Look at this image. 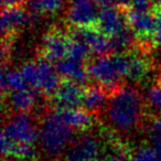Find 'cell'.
Returning <instances> with one entry per match:
<instances>
[{
	"label": "cell",
	"mask_w": 161,
	"mask_h": 161,
	"mask_svg": "<svg viewBox=\"0 0 161 161\" xmlns=\"http://www.w3.org/2000/svg\"><path fill=\"white\" fill-rule=\"evenodd\" d=\"M143 104L138 91L131 86L115 88L107 103V119L115 130L130 132L142 118Z\"/></svg>",
	"instance_id": "6da1fadb"
},
{
	"label": "cell",
	"mask_w": 161,
	"mask_h": 161,
	"mask_svg": "<svg viewBox=\"0 0 161 161\" xmlns=\"http://www.w3.org/2000/svg\"><path fill=\"white\" fill-rule=\"evenodd\" d=\"M72 129L56 110L47 113L39 128V143L47 156L58 157L64 153L74 139Z\"/></svg>",
	"instance_id": "7a4b0ae2"
},
{
	"label": "cell",
	"mask_w": 161,
	"mask_h": 161,
	"mask_svg": "<svg viewBox=\"0 0 161 161\" xmlns=\"http://www.w3.org/2000/svg\"><path fill=\"white\" fill-rule=\"evenodd\" d=\"M39 140L33 119L27 113H17L3 127L1 134V151L3 157H9L16 146H36Z\"/></svg>",
	"instance_id": "3957f363"
},
{
	"label": "cell",
	"mask_w": 161,
	"mask_h": 161,
	"mask_svg": "<svg viewBox=\"0 0 161 161\" xmlns=\"http://www.w3.org/2000/svg\"><path fill=\"white\" fill-rule=\"evenodd\" d=\"M87 72L90 78L104 88H117L119 80L124 78L114 55L98 56L87 65Z\"/></svg>",
	"instance_id": "277c9868"
},
{
	"label": "cell",
	"mask_w": 161,
	"mask_h": 161,
	"mask_svg": "<svg viewBox=\"0 0 161 161\" xmlns=\"http://www.w3.org/2000/svg\"><path fill=\"white\" fill-rule=\"evenodd\" d=\"M125 17L128 27L135 34L139 43L150 44L153 40L154 29H156V16L150 11H138L134 9L125 10Z\"/></svg>",
	"instance_id": "5b68a950"
},
{
	"label": "cell",
	"mask_w": 161,
	"mask_h": 161,
	"mask_svg": "<svg viewBox=\"0 0 161 161\" xmlns=\"http://www.w3.org/2000/svg\"><path fill=\"white\" fill-rule=\"evenodd\" d=\"M98 11L94 0H71L67 9V19L76 28L95 25L98 22Z\"/></svg>",
	"instance_id": "8992f818"
},
{
	"label": "cell",
	"mask_w": 161,
	"mask_h": 161,
	"mask_svg": "<svg viewBox=\"0 0 161 161\" xmlns=\"http://www.w3.org/2000/svg\"><path fill=\"white\" fill-rule=\"evenodd\" d=\"M73 36L83 41L95 55L103 56L113 51L110 36H108L97 25L77 28Z\"/></svg>",
	"instance_id": "52a82bcc"
},
{
	"label": "cell",
	"mask_w": 161,
	"mask_h": 161,
	"mask_svg": "<svg viewBox=\"0 0 161 161\" xmlns=\"http://www.w3.org/2000/svg\"><path fill=\"white\" fill-rule=\"evenodd\" d=\"M99 142L91 135L82 136L72 142L64 154V161H98Z\"/></svg>",
	"instance_id": "ba28073f"
},
{
	"label": "cell",
	"mask_w": 161,
	"mask_h": 161,
	"mask_svg": "<svg viewBox=\"0 0 161 161\" xmlns=\"http://www.w3.org/2000/svg\"><path fill=\"white\" fill-rule=\"evenodd\" d=\"M71 38L60 30H51L44 36L42 41L43 58H47L52 63H58L67 58Z\"/></svg>",
	"instance_id": "9c48e42d"
},
{
	"label": "cell",
	"mask_w": 161,
	"mask_h": 161,
	"mask_svg": "<svg viewBox=\"0 0 161 161\" xmlns=\"http://www.w3.org/2000/svg\"><path fill=\"white\" fill-rule=\"evenodd\" d=\"M97 25L110 38L128 27L123 10L109 3L102 6L99 9Z\"/></svg>",
	"instance_id": "30bf717a"
},
{
	"label": "cell",
	"mask_w": 161,
	"mask_h": 161,
	"mask_svg": "<svg viewBox=\"0 0 161 161\" xmlns=\"http://www.w3.org/2000/svg\"><path fill=\"white\" fill-rule=\"evenodd\" d=\"M83 92L80 84L64 78L52 98L58 108H78L82 107Z\"/></svg>",
	"instance_id": "8fae6325"
},
{
	"label": "cell",
	"mask_w": 161,
	"mask_h": 161,
	"mask_svg": "<svg viewBox=\"0 0 161 161\" xmlns=\"http://www.w3.org/2000/svg\"><path fill=\"white\" fill-rule=\"evenodd\" d=\"M32 20L30 10L23 6L3 8L1 14V31L5 36H9L23 29Z\"/></svg>",
	"instance_id": "7c38bea8"
},
{
	"label": "cell",
	"mask_w": 161,
	"mask_h": 161,
	"mask_svg": "<svg viewBox=\"0 0 161 161\" xmlns=\"http://www.w3.org/2000/svg\"><path fill=\"white\" fill-rule=\"evenodd\" d=\"M39 91L47 96H53L61 84V75L51 61L43 58L38 61Z\"/></svg>",
	"instance_id": "4fadbf2b"
},
{
	"label": "cell",
	"mask_w": 161,
	"mask_h": 161,
	"mask_svg": "<svg viewBox=\"0 0 161 161\" xmlns=\"http://www.w3.org/2000/svg\"><path fill=\"white\" fill-rule=\"evenodd\" d=\"M56 69L62 77L65 80H71L75 83L83 85L90 78L87 67H85L82 62L65 58L56 63Z\"/></svg>",
	"instance_id": "5bb4252c"
},
{
	"label": "cell",
	"mask_w": 161,
	"mask_h": 161,
	"mask_svg": "<svg viewBox=\"0 0 161 161\" xmlns=\"http://www.w3.org/2000/svg\"><path fill=\"white\" fill-rule=\"evenodd\" d=\"M56 112L74 130H86L93 124L91 113L84 108H58Z\"/></svg>",
	"instance_id": "9a60e30c"
},
{
	"label": "cell",
	"mask_w": 161,
	"mask_h": 161,
	"mask_svg": "<svg viewBox=\"0 0 161 161\" xmlns=\"http://www.w3.org/2000/svg\"><path fill=\"white\" fill-rule=\"evenodd\" d=\"M36 92L34 88L27 86L20 90L11 91L8 93L9 105L17 113H28L36 102Z\"/></svg>",
	"instance_id": "2e32d148"
},
{
	"label": "cell",
	"mask_w": 161,
	"mask_h": 161,
	"mask_svg": "<svg viewBox=\"0 0 161 161\" xmlns=\"http://www.w3.org/2000/svg\"><path fill=\"white\" fill-rule=\"evenodd\" d=\"M106 101H107L106 88H104L103 86L96 84L84 88L82 107L87 112L92 113L99 110L106 103Z\"/></svg>",
	"instance_id": "e0dca14e"
},
{
	"label": "cell",
	"mask_w": 161,
	"mask_h": 161,
	"mask_svg": "<svg viewBox=\"0 0 161 161\" xmlns=\"http://www.w3.org/2000/svg\"><path fill=\"white\" fill-rule=\"evenodd\" d=\"M150 73V63L138 54H128L127 78L134 83L146 80Z\"/></svg>",
	"instance_id": "ac0fdd59"
},
{
	"label": "cell",
	"mask_w": 161,
	"mask_h": 161,
	"mask_svg": "<svg viewBox=\"0 0 161 161\" xmlns=\"http://www.w3.org/2000/svg\"><path fill=\"white\" fill-rule=\"evenodd\" d=\"M63 7V0H30L29 10L32 20L41 14H54Z\"/></svg>",
	"instance_id": "d6986e66"
},
{
	"label": "cell",
	"mask_w": 161,
	"mask_h": 161,
	"mask_svg": "<svg viewBox=\"0 0 161 161\" xmlns=\"http://www.w3.org/2000/svg\"><path fill=\"white\" fill-rule=\"evenodd\" d=\"M29 86L25 83V78L20 71H8L3 67L1 72V91L3 94H8L11 91L20 90V88Z\"/></svg>",
	"instance_id": "ffe728a7"
},
{
	"label": "cell",
	"mask_w": 161,
	"mask_h": 161,
	"mask_svg": "<svg viewBox=\"0 0 161 161\" xmlns=\"http://www.w3.org/2000/svg\"><path fill=\"white\" fill-rule=\"evenodd\" d=\"M92 53L88 47L80 39L72 36L71 42H69V53H67V58H72V60L78 61V62L84 63L87 61L90 58V54Z\"/></svg>",
	"instance_id": "44dd1931"
},
{
	"label": "cell",
	"mask_w": 161,
	"mask_h": 161,
	"mask_svg": "<svg viewBox=\"0 0 161 161\" xmlns=\"http://www.w3.org/2000/svg\"><path fill=\"white\" fill-rule=\"evenodd\" d=\"M20 73L22 74L25 83L30 87L39 91V67L38 62H27L20 67Z\"/></svg>",
	"instance_id": "7402d4cb"
},
{
	"label": "cell",
	"mask_w": 161,
	"mask_h": 161,
	"mask_svg": "<svg viewBox=\"0 0 161 161\" xmlns=\"http://www.w3.org/2000/svg\"><path fill=\"white\" fill-rule=\"evenodd\" d=\"M147 104L154 113H161V82L152 85L147 92Z\"/></svg>",
	"instance_id": "603a6c76"
},
{
	"label": "cell",
	"mask_w": 161,
	"mask_h": 161,
	"mask_svg": "<svg viewBox=\"0 0 161 161\" xmlns=\"http://www.w3.org/2000/svg\"><path fill=\"white\" fill-rule=\"evenodd\" d=\"M129 161H158L153 147H140L132 153Z\"/></svg>",
	"instance_id": "cb8c5ba5"
},
{
	"label": "cell",
	"mask_w": 161,
	"mask_h": 161,
	"mask_svg": "<svg viewBox=\"0 0 161 161\" xmlns=\"http://www.w3.org/2000/svg\"><path fill=\"white\" fill-rule=\"evenodd\" d=\"M153 6V0H127V8L138 11H150Z\"/></svg>",
	"instance_id": "d4e9b609"
},
{
	"label": "cell",
	"mask_w": 161,
	"mask_h": 161,
	"mask_svg": "<svg viewBox=\"0 0 161 161\" xmlns=\"http://www.w3.org/2000/svg\"><path fill=\"white\" fill-rule=\"evenodd\" d=\"M154 16H156V29L153 34V42L161 47V8L156 7L154 9Z\"/></svg>",
	"instance_id": "484cf974"
},
{
	"label": "cell",
	"mask_w": 161,
	"mask_h": 161,
	"mask_svg": "<svg viewBox=\"0 0 161 161\" xmlns=\"http://www.w3.org/2000/svg\"><path fill=\"white\" fill-rule=\"evenodd\" d=\"M151 138H161V116L157 117L150 126Z\"/></svg>",
	"instance_id": "4316f807"
},
{
	"label": "cell",
	"mask_w": 161,
	"mask_h": 161,
	"mask_svg": "<svg viewBox=\"0 0 161 161\" xmlns=\"http://www.w3.org/2000/svg\"><path fill=\"white\" fill-rule=\"evenodd\" d=\"M151 141L153 145L152 147L157 154V160L161 161V138H151Z\"/></svg>",
	"instance_id": "83f0119b"
},
{
	"label": "cell",
	"mask_w": 161,
	"mask_h": 161,
	"mask_svg": "<svg viewBox=\"0 0 161 161\" xmlns=\"http://www.w3.org/2000/svg\"><path fill=\"white\" fill-rule=\"evenodd\" d=\"M106 161H128V160L126 159L124 152H121L120 150H118V151H116L115 153L108 156L107 158H106Z\"/></svg>",
	"instance_id": "f1b7e54d"
},
{
	"label": "cell",
	"mask_w": 161,
	"mask_h": 161,
	"mask_svg": "<svg viewBox=\"0 0 161 161\" xmlns=\"http://www.w3.org/2000/svg\"><path fill=\"white\" fill-rule=\"evenodd\" d=\"M25 0H1L3 8L17 7V6H23Z\"/></svg>",
	"instance_id": "f546056e"
},
{
	"label": "cell",
	"mask_w": 161,
	"mask_h": 161,
	"mask_svg": "<svg viewBox=\"0 0 161 161\" xmlns=\"http://www.w3.org/2000/svg\"><path fill=\"white\" fill-rule=\"evenodd\" d=\"M94 1L96 3H98V5L104 6V5H107V3H109L110 0H94Z\"/></svg>",
	"instance_id": "4dcf8cb0"
},
{
	"label": "cell",
	"mask_w": 161,
	"mask_h": 161,
	"mask_svg": "<svg viewBox=\"0 0 161 161\" xmlns=\"http://www.w3.org/2000/svg\"><path fill=\"white\" fill-rule=\"evenodd\" d=\"M154 1H156V7L161 8V0H154Z\"/></svg>",
	"instance_id": "1f68e13d"
},
{
	"label": "cell",
	"mask_w": 161,
	"mask_h": 161,
	"mask_svg": "<svg viewBox=\"0 0 161 161\" xmlns=\"http://www.w3.org/2000/svg\"><path fill=\"white\" fill-rule=\"evenodd\" d=\"M99 161H106V159H104V160H99Z\"/></svg>",
	"instance_id": "d6a6232c"
}]
</instances>
